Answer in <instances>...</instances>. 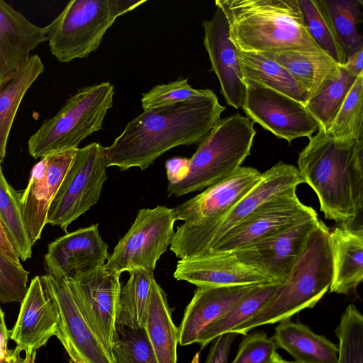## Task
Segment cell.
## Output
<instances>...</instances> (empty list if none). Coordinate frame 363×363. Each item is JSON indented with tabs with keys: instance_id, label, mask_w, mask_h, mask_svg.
Masks as SVG:
<instances>
[{
	"instance_id": "obj_1",
	"label": "cell",
	"mask_w": 363,
	"mask_h": 363,
	"mask_svg": "<svg viewBox=\"0 0 363 363\" xmlns=\"http://www.w3.org/2000/svg\"><path fill=\"white\" fill-rule=\"evenodd\" d=\"M225 108L206 89L193 99L145 111L126 125L111 145L104 147L107 167L145 170L172 148L200 144Z\"/></svg>"
},
{
	"instance_id": "obj_2",
	"label": "cell",
	"mask_w": 363,
	"mask_h": 363,
	"mask_svg": "<svg viewBox=\"0 0 363 363\" xmlns=\"http://www.w3.org/2000/svg\"><path fill=\"white\" fill-rule=\"evenodd\" d=\"M299 153L298 170L328 220L352 224L363 208V138L336 140L318 129Z\"/></svg>"
},
{
	"instance_id": "obj_3",
	"label": "cell",
	"mask_w": 363,
	"mask_h": 363,
	"mask_svg": "<svg viewBox=\"0 0 363 363\" xmlns=\"http://www.w3.org/2000/svg\"><path fill=\"white\" fill-rule=\"evenodd\" d=\"M240 51L325 53L309 34L298 0H216Z\"/></svg>"
},
{
	"instance_id": "obj_4",
	"label": "cell",
	"mask_w": 363,
	"mask_h": 363,
	"mask_svg": "<svg viewBox=\"0 0 363 363\" xmlns=\"http://www.w3.org/2000/svg\"><path fill=\"white\" fill-rule=\"evenodd\" d=\"M329 232L320 220L288 281L280 285L267 304L233 333L245 335L259 326L291 318L303 309L313 308L323 298L332 281Z\"/></svg>"
},
{
	"instance_id": "obj_5",
	"label": "cell",
	"mask_w": 363,
	"mask_h": 363,
	"mask_svg": "<svg viewBox=\"0 0 363 363\" xmlns=\"http://www.w3.org/2000/svg\"><path fill=\"white\" fill-rule=\"evenodd\" d=\"M261 177L255 168L240 167L228 178L174 208L176 220L184 223L177 228L170 250L179 259L203 255L214 228Z\"/></svg>"
},
{
	"instance_id": "obj_6",
	"label": "cell",
	"mask_w": 363,
	"mask_h": 363,
	"mask_svg": "<svg viewBox=\"0 0 363 363\" xmlns=\"http://www.w3.org/2000/svg\"><path fill=\"white\" fill-rule=\"evenodd\" d=\"M240 113L219 120L193 155L187 177L168 185L169 196H181L215 185L233 174L250 154L256 130Z\"/></svg>"
},
{
	"instance_id": "obj_7",
	"label": "cell",
	"mask_w": 363,
	"mask_h": 363,
	"mask_svg": "<svg viewBox=\"0 0 363 363\" xmlns=\"http://www.w3.org/2000/svg\"><path fill=\"white\" fill-rule=\"evenodd\" d=\"M114 93L110 82L78 89L53 117L45 121L30 137V155L38 159L77 149L84 138L103 128L106 113L113 106Z\"/></svg>"
},
{
	"instance_id": "obj_8",
	"label": "cell",
	"mask_w": 363,
	"mask_h": 363,
	"mask_svg": "<svg viewBox=\"0 0 363 363\" xmlns=\"http://www.w3.org/2000/svg\"><path fill=\"white\" fill-rule=\"evenodd\" d=\"M146 0H73L47 26L52 55L60 62L86 57L120 16Z\"/></svg>"
},
{
	"instance_id": "obj_9",
	"label": "cell",
	"mask_w": 363,
	"mask_h": 363,
	"mask_svg": "<svg viewBox=\"0 0 363 363\" xmlns=\"http://www.w3.org/2000/svg\"><path fill=\"white\" fill-rule=\"evenodd\" d=\"M175 221L174 208L140 209L128 231L109 255L105 269L119 275L134 270L153 272L172 243Z\"/></svg>"
},
{
	"instance_id": "obj_10",
	"label": "cell",
	"mask_w": 363,
	"mask_h": 363,
	"mask_svg": "<svg viewBox=\"0 0 363 363\" xmlns=\"http://www.w3.org/2000/svg\"><path fill=\"white\" fill-rule=\"evenodd\" d=\"M104 147L91 143L78 148L47 216V224L67 232L69 224L85 213L99 200L107 179Z\"/></svg>"
},
{
	"instance_id": "obj_11",
	"label": "cell",
	"mask_w": 363,
	"mask_h": 363,
	"mask_svg": "<svg viewBox=\"0 0 363 363\" xmlns=\"http://www.w3.org/2000/svg\"><path fill=\"white\" fill-rule=\"evenodd\" d=\"M246 86L242 107L247 117L289 143L310 138L318 124L304 105L259 82L242 79Z\"/></svg>"
},
{
	"instance_id": "obj_12",
	"label": "cell",
	"mask_w": 363,
	"mask_h": 363,
	"mask_svg": "<svg viewBox=\"0 0 363 363\" xmlns=\"http://www.w3.org/2000/svg\"><path fill=\"white\" fill-rule=\"evenodd\" d=\"M120 277L104 265L75 279H65L86 323L111 354L117 333Z\"/></svg>"
},
{
	"instance_id": "obj_13",
	"label": "cell",
	"mask_w": 363,
	"mask_h": 363,
	"mask_svg": "<svg viewBox=\"0 0 363 363\" xmlns=\"http://www.w3.org/2000/svg\"><path fill=\"white\" fill-rule=\"evenodd\" d=\"M315 216H318L316 211L298 199L296 191L290 192L247 216L216 241L206 254L235 252Z\"/></svg>"
},
{
	"instance_id": "obj_14",
	"label": "cell",
	"mask_w": 363,
	"mask_h": 363,
	"mask_svg": "<svg viewBox=\"0 0 363 363\" xmlns=\"http://www.w3.org/2000/svg\"><path fill=\"white\" fill-rule=\"evenodd\" d=\"M319 222L318 216L307 218L233 253L240 262L273 281L286 282Z\"/></svg>"
},
{
	"instance_id": "obj_15",
	"label": "cell",
	"mask_w": 363,
	"mask_h": 363,
	"mask_svg": "<svg viewBox=\"0 0 363 363\" xmlns=\"http://www.w3.org/2000/svg\"><path fill=\"white\" fill-rule=\"evenodd\" d=\"M77 149H71L42 157L33 166L28 184L21 194L20 204L25 228L32 246L41 237L47 216Z\"/></svg>"
},
{
	"instance_id": "obj_16",
	"label": "cell",
	"mask_w": 363,
	"mask_h": 363,
	"mask_svg": "<svg viewBox=\"0 0 363 363\" xmlns=\"http://www.w3.org/2000/svg\"><path fill=\"white\" fill-rule=\"evenodd\" d=\"M40 277L44 290L57 306L60 328L56 336L67 352L74 353L83 363H114L84 319L65 279L48 274Z\"/></svg>"
},
{
	"instance_id": "obj_17",
	"label": "cell",
	"mask_w": 363,
	"mask_h": 363,
	"mask_svg": "<svg viewBox=\"0 0 363 363\" xmlns=\"http://www.w3.org/2000/svg\"><path fill=\"white\" fill-rule=\"evenodd\" d=\"M108 257V245L96 223L67 233L50 242L45 264L48 274L71 280L104 266Z\"/></svg>"
},
{
	"instance_id": "obj_18",
	"label": "cell",
	"mask_w": 363,
	"mask_h": 363,
	"mask_svg": "<svg viewBox=\"0 0 363 363\" xmlns=\"http://www.w3.org/2000/svg\"><path fill=\"white\" fill-rule=\"evenodd\" d=\"M203 45L211 69L217 76L220 92L227 104L238 109L242 107L246 86L242 79L238 49L229 37V25L223 11L216 6L211 19L202 22Z\"/></svg>"
},
{
	"instance_id": "obj_19",
	"label": "cell",
	"mask_w": 363,
	"mask_h": 363,
	"mask_svg": "<svg viewBox=\"0 0 363 363\" xmlns=\"http://www.w3.org/2000/svg\"><path fill=\"white\" fill-rule=\"evenodd\" d=\"M174 277L199 286H229L275 283L242 264L233 252L206 254L179 259Z\"/></svg>"
},
{
	"instance_id": "obj_20",
	"label": "cell",
	"mask_w": 363,
	"mask_h": 363,
	"mask_svg": "<svg viewBox=\"0 0 363 363\" xmlns=\"http://www.w3.org/2000/svg\"><path fill=\"white\" fill-rule=\"evenodd\" d=\"M60 318L53 299L43 289L40 277H33L21 302L10 338L23 352H33L57 334Z\"/></svg>"
},
{
	"instance_id": "obj_21",
	"label": "cell",
	"mask_w": 363,
	"mask_h": 363,
	"mask_svg": "<svg viewBox=\"0 0 363 363\" xmlns=\"http://www.w3.org/2000/svg\"><path fill=\"white\" fill-rule=\"evenodd\" d=\"M305 183L297 167L279 162L262 173L260 181L223 217L212 232L203 255L230 228L269 201L296 191Z\"/></svg>"
},
{
	"instance_id": "obj_22",
	"label": "cell",
	"mask_w": 363,
	"mask_h": 363,
	"mask_svg": "<svg viewBox=\"0 0 363 363\" xmlns=\"http://www.w3.org/2000/svg\"><path fill=\"white\" fill-rule=\"evenodd\" d=\"M48 40L45 27L30 22L0 0V81L13 77L27 62L30 52Z\"/></svg>"
},
{
	"instance_id": "obj_23",
	"label": "cell",
	"mask_w": 363,
	"mask_h": 363,
	"mask_svg": "<svg viewBox=\"0 0 363 363\" xmlns=\"http://www.w3.org/2000/svg\"><path fill=\"white\" fill-rule=\"evenodd\" d=\"M258 285L197 287L178 328L179 344L186 346L196 342L209 324Z\"/></svg>"
},
{
	"instance_id": "obj_24",
	"label": "cell",
	"mask_w": 363,
	"mask_h": 363,
	"mask_svg": "<svg viewBox=\"0 0 363 363\" xmlns=\"http://www.w3.org/2000/svg\"><path fill=\"white\" fill-rule=\"evenodd\" d=\"M340 224L328 235L332 259L330 292L356 294L363 281V228Z\"/></svg>"
},
{
	"instance_id": "obj_25",
	"label": "cell",
	"mask_w": 363,
	"mask_h": 363,
	"mask_svg": "<svg viewBox=\"0 0 363 363\" xmlns=\"http://www.w3.org/2000/svg\"><path fill=\"white\" fill-rule=\"evenodd\" d=\"M272 338L278 348L286 351L297 362L337 363V345L290 318L279 322Z\"/></svg>"
},
{
	"instance_id": "obj_26",
	"label": "cell",
	"mask_w": 363,
	"mask_h": 363,
	"mask_svg": "<svg viewBox=\"0 0 363 363\" xmlns=\"http://www.w3.org/2000/svg\"><path fill=\"white\" fill-rule=\"evenodd\" d=\"M144 330L158 363H177L179 330L174 325L165 292L152 281Z\"/></svg>"
},
{
	"instance_id": "obj_27",
	"label": "cell",
	"mask_w": 363,
	"mask_h": 363,
	"mask_svg": "<svg viewBox=\"0 0 363 363\" xmlns=\"http://www.w3.org/2000/svg\"><path fill=\"white\" fill-rule=\"evenodd\" d=\"M265 55L284 67L308 92V99L329 80L339 75L340 65L325 53L264 52Z\"/></svg>"
},
{
	"instance_id": "obj_28",
	"label": "cell",
	"mask_w": 363,
	"mask_h": 363,
	"mask_svg": "<svg viewBox=\"0 0 363 363\" xmlns=\"http://www.w3.org/2000/svg\"><path fill=\"white\" fill-rule=\"evenodd\" d=\"M242 79L259 82L305 106L306 88L281 65L259 53L238 50Z\"/></svg>"
},
{
	"instance_id": "obj_29",
	"label": "cell",
	"mask_w": 363,
	"mask_h": 363,
	"mask_svg": "<svg viewBox=\"0 0 363 363\" xmlns=\"http://www.w3.org/2000/svg\"><path fill=\"white\" fill-rule=\"evenodd\" d=\"M44 69L40 57L31 55L13 77L0 83V163L6 156L8 138L21 101Z\"/></svg>"
},
{
	"instance_id": "obj_30",
	"label": "cell",
	"mask_w": 363,
	"mask_h": 363,
	"mask_svg": "<svg viewBox=\"0 0 363 363\" xmlns=\"http://www.w3.org/2000/svg\"><path fill=\"white\" fill-rule=\"evenodd\" d=\"M284 282L259 284L235 303L227 312L209 324L196 343L204 348L218 336L232 330L257 313L275 294Z\"/></svg>"
},
{
	"instance_id": "obj_31",
	"label": "cell",
	"mask_w": 363,
	"mask_h": 363,
	"mask_svg": "<svg viewBox=\"0 0 363 363\" xmlns=\"http://www.w3.org/2000/svg\"><path fill=\"white\" fill-rule=\"evenodd\" d=\"M121 287L117 314V326L144 328L153 272L134 270Z\"/></svg>"
},
{
	"instance_id": "obj_32",
	"label": "cell",
	"mask_w": 363,
	"mask_h": 363,
	"mask_svg": "<svg viewBox=\"0 0 363 363\" xmlns=\"http://www.w3.org/2000/svg\"><path fill=\"white\" fill-rule=\"evenodd\" d=\"M357 77L343 67L338 76L328 81L305 104V108L326 133L337 114Z\"/></svg>"
},
{
	"instance_id": "obj_33",
	"label": "cell",
	"mask_w": 363,
	"mask_h": 363,
	"mask_svg": "<svg viewBox=\"0 0 363 363\" xmlns=\"http://www.w3.org/2000/svg\"><path fill=\"white\" fill-rule=\"evenodd\" d=\"M304 24L319 48L336 63L343 66L347 60L338 38L321 0H298Z\"/></svg>"
},
{
	"instance_id": "obj_34",
	"label": "cell",
	"mask_w": 363,
	"mask_h": 363,
	"mask_svg": "<svg viewBox=\"0 0 363 363\" xmlns=\"http://www.w3.org/2000/svg\"><path fill=\"white\" fill-rule=\"evenodd\" d=\"M21 194L6 181L0 163V219L6 228L20 259L25 261L31 257L30 242L23 220Z\"/></svg>"
},
{
	"instance_id": "obj_35",
	"label": "cell",
	"mask_w": 363,
	"mask_h": 363,
	"mask_svg": "<svg viewBox=\"0 0 363 363\" xmlns=\"http://www.w3.org/2000/svg\"><path fill=\"white\" fill-rule=\"evenodd\" d=\"M346 57L363 48L357 26L360 21L361 0H321Z\"/></svg>"
},
{
	"instance_id": "obj_36",
	"label": "cell",
	"mask_w": 363,
	"mask_h": 363,
	"mask_svg": "<svg viewBox=\"0 0 363 363\" xmlns=\"http://www.w3.org/2000/svg\"><path fill=\"white\" fill-rule=\"evenodd\" d=\"M326 133L336 140L363 138V74L357 77Z\"/></svg>"
},
{
	"instance_id": "obj_37",
	"label": "cell",
	"mask_w": 363,
	"mask_h": 363,
	"mask_svg": "<svg viewBox=\"0 0 363 363\" xmlns=\"http://www.w3.org/2000/svg\"><path fill=\"white\" fill-rule=\"evenodd\" d=\"M335 333L339 340L337 363H363V315L354 305L347 306Z\"/></svg>"
},
{
	"instance_id": "obj_38",
	"label": "cell",
	"mask_w": 363,
	"mask_h": 363,
	"mask_svg": "<svg viewBox=\"0 0 363 363\" xmlns=\"http://www.w3.org/2000/svg\"><path fill=\"white\" fill-rule=\"evenodd\" d=\"M111 353L114 363H158L144 328L117 326Z\"/></svg>"
},
{
	"instance_id": "obj_39",
	"label": "cell",
	"mask_w": 363,
	"mask_h": 363,
	"mask_svg": "<svg viewBox=\"0 0 363 363\" xmlns=\"http://www.w3.org/2000/svg\"><path fill=\"white\" fill-rule=\"evenodd\" d=\"M205 89H194L187 79H178L168 84L157 85L143 94L141 105L143 111L152 108L174 104L199 97L205 94Z\"/></svg>"
},
{
	"instance_id": "obj_40",
	"label": "cell",
	"mask_w": 363,
	"mask_h": 363,
	"mask_svg": "<svg viewBox=\"0 0 363 363\" xmlns=\"http://www.w3.org/2000/svg\"><path fill=\"white\" fill-rule=\"evenodd\" d=\"M28 274L21 262H13L0 249V301L21 303L28 288Z\"/></svg>"
},
{
	"instance_id": "obj_41",
	"label": "cell",
	"mask_w": 363,
	"mask_h": 363,
	"mask_svg": "<svg viewBox=\"0 0 363 363\" xmlns=\"http://www.w3.org/2000/svg\"><path fill=\"white\" fill-rule=\"evenodd\" d=\"M277 348L276 342L264 332L245 335L231 363H265Z\"/></svg>"
},
{
	"instance_id": "obj_42",
	"label": "cell",
	"mask_w": 363,
	"mask_h": 363,
	"mask_svg": "<svg viewBox=\"0 0 363 363\" xmlns=\"http://www.w3.org/2000/svg\"><path fill=\"white\" fill-rule=\"evenodd\" d=\"M237 335L230 332L216 338L204 363H228L230 350Z\"/></svg>"
},
{
	"instance_id": "obj_43",
	"label": "cell",
	"mask_w": 363,
	"mask_h": 363,
	"mask_svg": "<svg viewBox=\"0 0 363 363\" xmlns=\"http://www.w3.org/2000/svg\"><path fill=\"white\" fill-rule=\"evenodd\" d=\"M165 168L169 185L177 184L188 175L190 161L188 158L173 157L166 161Z\"/></svg>"
},
{
	"instance_id": "obj_44",
	"label": "cell",
	"mask_w": 363,
	"mask_h": 363,
	"mask_svg": "<svg viewBox=\"0 0 363 363\" xmlns=\"http://www.w3.org/2000/svg\"><path fill=\"white\" fill-rule=\"evenodd\" d=\"M0 249L4 254L15 262L20 263L18 253L15 248L11 238L0 219Z\"/></svg>"
},
{
	"instance_id": "obj_45",
	"label": "cell",
	"mask_w": 363,
	"mask_h": 363,
	"mask_svg": "<svg viewBox=\"0 0 363 363\" xmlns=\"http://www.w3.org/2000/svg\"><path fill=\"white\" fill-rule=\"evenodd\" d=\"M23 350L18 346L9 350L7 354L0 357V363H35L36 350L25 352V356H21Z\"/></svg>"
},
{
	"instance_id": "obj_46",
	"label": "cell",
	"mask_w": 363,
	"mask_h": 363,
	"mask_svg": "<svg viewBox=\"0 0 363 363\" xmlns=\"http://www.w3.org/2000/svg\"><path fill=\"white\" fill-rule=\"evenodd\" d=\"M343 67L356 77L363 74V48L349 55Z\"/></svg>"
},
{
	"instance_id": "obj_47",
	"label": "cell",
	"mask_w": 363,
	"mask_h": 363,
	"mask_svg": "<svg viewBox=\"0 0 363 363\" xmlns=\"http://www.w3.org/2000/svg\"><path fill=\"white\" fill-rule=\"evenodd\" d=\"M9 338L10 331L7 329L4 320V314L0 307V357L7 354L9 350L7 347Z\"/></svg>"
},
{
	"instance_id": "obj_48",
	"label": "cell",
	"mask_w": 363,
	"mask_h": 363,
	"mask_svg": "<svg viewBox=\"0 0 363 363\" xmlns=\"http://www.w3.org/2000/svg\"><path fill=\"white\" fill-rule=\"evenodd\" d=\"M281 356L279 355V354L277 352H275L272 356V357L265 363H279V357Z\"/></svg>"
},
{
	"instance_id": "obj_49",
	"label": "cell",
	"mask_w": 363,
	"mask_h": 363,
	"mask_svg": "<svg viewBox=\"0 0 363 363\" xmlns=\"http://www.w3.org/2000/svg\"><path fill=\"white\" fill-rule=\"evenodd\" d=\"M67 353L70 357V363H83L77 358V357L74 353L71 352H69Z\"/></svg>"
},
{
	"instance_id": "obj_50",
	"label": "cell",
	"mask_w": 363,
	"mask_h": 363,
	"mask_svg": "<svg viewBox=\"0 0 363 363\" xmlns=\"http://www.w3.org/2000/svg\"><path fill=\"white\" fill-rule=\"evenodd\" d=\"M200 353L197 352L194 354L191 363H199Z\"/></svg>"
},
{
	"instance_id": "obj_51",
	"label": "cell",
	"mask_w": 363,
	"mask_h": 363,
	"mask_svg": "<svg viewBox=\"0 0 363 363\" xmlns=\"http://www.w3.org/2000/svg\"><path fill=\"white\" fill-rule=\"evenodd\" d=\"M279 363H300V362H297L296 361L291 362V361L285 360L281 357H279Z\"/></svg>"
},
{
	"instance_id": "obj_52",
	"label": "cell",
	"mask_w": 363,
	"mask_h": 363,
	"mask_svg": "<svg viewBox=\"0 0 363 363\" xmlns=\"http://www.w3.org/2000/svg\"><path fill=\"white\" fill-rule=\"evenodd\" d=\"M0 83H1V81H0Z\"/></svg>"
}]
</instances>
